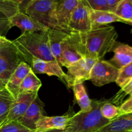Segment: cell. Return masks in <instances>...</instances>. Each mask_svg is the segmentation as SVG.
<instances>
[{"label":"cell","mask_w":132,"mask_h":132,"mask_svg":"<svg viewBox=\"0 0 132 132\" xmlns=\"http://www.w3.org/2000/svg\"><path fill=\"white\" fill-rule=\"evenodd\" d=\"M79 1V0H57L56 18L59 30L69 33L68 24Z\"/></svg>","instance_id":"obj_13"},{"label":"cell","mask_w":132,"mask_h":132,"mask_svg":"<svg viewBox=\"0 0 132 132\" xmlns=\"http://www.w3.org/2000/svg\"><path fill=\"white\" fill-rule=\"evenodd\" d=\"M131 33H132V29H131Z\"/></svg>","instance_id":"obj_38"},{"label":"cell","mask_w":132,"mask_h":132,"mask_svg":"<svg viewBox=\"0 0 132 132\" xmlns=\"http://www.w3.org/2000/svg\"><path fill=\"white\" fill-rule=\"evenodd\" d=\"M15 99L5 88L0 90V122L5 121L8 113Z\"/></svg>","instance_id":"obj_23"},{"label":"cell","mask_w":132,"mask_h":132,"mask_svg":"<svg viewBox=\"0 0 132 132\" xmlns=\"http://www.w3.org/2000/svg\"><path fill=\"white\" fill-rule=\"evenodd\" d=\"M31 70L30 67L27 63L21 61L6 82V88L15 99L19 95V86L22 81Z\"/></svg>","instance_id":"obj_16"},{"label":"cell","mask_w":132,"mask_h":132,"mask_svg":"<svg viewBox=\"0 0 132 132\" xmlns=\"http://www.w3.org/2000/svg\"><path fill=\"white\" fill-rule=\"evenodd\" d=\"M90 10V8L85 0H79L68 24L69 33H84L92 30Z\"/></svg>","instance_id":"obj_9"},{"label":"cell","mask_w":132,"mask_h":132,"mask_svg":"<svg viewBox=\"0 0 132 132\" xmlns=\"http://www.w3.org/2000/svg\"><path fill=\"white\" fill-rule=\"evenodd\" d=\"M3 1H5V0H3Z\"/></svg>","instance_id":"obj_39"},{"label":"cell","mask_w":132,"mask_h":132,"mask_svg":"<svg viewBox=\"0 0 132 132\" xmlns=\"http://www.w3.org/2000/svg\"><path fill=\"white\" fill-rule=\"evenodd\" d=\"M12 27L9 18L0 10V36H5Z\"/></svg>","instance_id":"obj_28"},{"label":"cell","mask_w":132,"mask_h":132,"mask_svg":"<svg viewBox=\"0 0 132 132\" xmlns=\"http://www.w3.org/2000/svg\"><path fill=\"white\" fill-rule=\"evenodd\" d=\"M79 34L85 56L96 60L102 59L107 53L113 50L118 37L116 28L112 26L92 28Z\"/></svg>","instance_id":"obj_1"},{"label":"cell","mask_w":132,"mask_h":132,"mask_svg":"<svg viewBox=\"0 0 132 132\" xmlns=\"http://www.w3.org/2000/svg\"><path fill=\"white\" fill-rule=\"evenodd\" d=\"M68 34L64 31L58 29L48 28V30L50 50L55 60L61 65L62 63L61 43Z\"/></svg>","instance_id":"obj_20"},{"label":"cell","mask_w":132,"mask_h":132,"mask_svg":"<svg viewBox=\"0 0 132 132\" xmlns=\"http://www.w3.org/2000/svg\"><path fill=\"white\" fill-rule=\"evenodd\" d=\"M106 101L92 100V109L87 112H79L70 119L64 132H96L110 121L104 118L101 107Z\"/></svg>","instance_id":"obj_3"},{"label":"cell","mask_w":132,"mask_h":132,"mask_svg":"<svg viewBox=\"0 0 132 132\" xmlns=\"http://www.w3.org/2000/svg\"><path fill=\"white\" fill-rule=\"evenodd\" d=\"M1 125H2V123H1V122H0V126H1Z\"/></svg>","instance_id":"obj_37"},{"label":"cell","mask_w":132,"mask_h":132,"mask_svg":"<svg viewBox=\"0 0 132 132\" xmlns=\"http://www.w3.org/2000/svg\"><path fill=\"white\" fill-rule=\"evenodd\" d=\"M90 19H91L92 29L103 27L104 25L114 23L121 22L126 23L124 20L116 15L114 12L105 10H90Z\"/></svg>","instance_id":"obj_19"},{"label":"cell","mask_w":132,"mask_h":132,"mask_svg":"<svg viewBox=\"0 0 132 132\" xmlns=\"http://www.w3.org/2000/svg\"><path fill=\"white\" fill-rule=\"evenodd\" d=\"M131 132H132V131H131Z\"/></svg>","instance_id":"obj_40"},{"label":"cell","mask_w":132,"mask_h":132,"mask_svg":"<svg viewBox=\"0 0 132 132\" xmlns=\"http://www.w3.org/2000/svg\"><path fill=\"white\" fill-rule=\"evenodd\" d=\"M113 12L125 21L126 24L132 26V0H122Z\"/></svg>","instance_id":"obj_24"},{"label":"cell","mask_w":132,"mask_h":132,"mask_svg":"<svg viewBox=\"0 0 132 132\" xmlns=\"http://www.w3.org/2000/svg\"><path fill=\"white\" fill-rule=\"evenodd\" d=\"M132 79V61L119 70L116 83L122 88Z\"/></svg>","instance_id":"obj_27"},{"label":"cell","mask_w":132,"mask_h":132,"mask_svg":"<svg viewBox=\"0 0 132 132\" xmlns=\"http://www.w3.org/2000/svg\"><path fill=\"white\" fill-rule=\"evenodd\" d=\"M48 30L39 32H23L12 41L22 61L28 65L33 58L45 61H56L50 48Z\"/></svg>","instance_id":"obj_2"},{"label":"cell","mask_w":132,"mask_h":132,"mask_svg":"<svg viewBox=\"0 0 132 132\" xmlns=\"http://www.w3.org/2000/svg\"><path fill=\"white\" fill-rule=\"evenodd\" d=\"M37 95H38V92L19 94L15 101L12 105L3 122L17 121L19 117H21L25 113L31 103L34 101Z\"/></svg>","instance_id":"obj_14"},{"label":"cell","mask_w":132,"mask_h":132,"mask_svg":"<svg viewBox=\"0 0 132 132\" xmlns=\"http://www.w3.org/2000/svg\"><path fill=\"white\" fill-rule=\"evenodd\" d=\"M0 132H34L16 121L3 122L0 126Z\"/></svg>","instance_id":"obj_26"},{"label":"cell","mask_w":132,"mask_h":132,"mask_svg":"<svg viewBox=\"0 0 132 132\" xmlns=\"http://www.w3.org/2000/svg\"><path fill=\"white\" fill-rule=\"evenodd\" d=\"M45 104L37 95L25 113L19 117L16 121L27 127V128L35 131L36 125L41 116H46V112L44 110Z\"/></svg>","instance_id":"obj_12"},{"label":"cell","mask_w":132,"mask_h":132,"mask_svg":"<svg viewBox=\"0 0 132 132\" xmlns=\"http://www.w3.org/2000/svg\"><path fill=\"white\" fill-rule=\"evenodd\" d=\"M22 61L14 43L0 48V79L6 82Z\"/></svg>","instance_id":"obj_8"},{"label":"cell","mask_w":132,"mask_h":132,"mask_svg":"<svg viewBox=\"0 0 132 132\" xmlns=\"http://www.w3.org/2000/svg\"><path fill=\"white\" fill-rule=\"evenodd\" d=\"M61 66L66 68L85 57L79 33L71 32L67 34L61 43Z\"/></svg>","instance_id":"obj_5"},{"label":"cell","mask_w":132,"mask_h":132,"mask_svg":"<svg viewBox=\"0 0 132 132\" xmlns=\"http://www.w3.org/2000/svg\"><path fill=\"white\" fill-rule=\"evenodd\" d=\"M119 70L106 61L97 60L90 72L89 80L97 86H102L111 82H116Z\"/></svg>","instance_id":"obj_7"},{"label":"cell","mask_w":132,"mask_h":132,"mask_svg":"<svg viewBox=\"0 0 132 132\" xmlns=\"http://www.w3.org/2000/svg\"><path fill=\"white\" fill-rule=\"evenodd\" d=\"M101 113L104 118L112 121L122 114L119 107L106 101L101 107Z\"/></svg>","instance_id":"obj_25"},{"label":"cell","mask_w":132,"mask_h":132,"mask_svg":"<svg viewBox=\"0 0 132 132\" xmlns=\"http://www.w3.org/2000/svg\"><path fill=\"white\" fill-rule=\"evenodd\" d=\"M112 51L114 55L108 62L119 70L132 61L131 46L117 42Z\"/></svg>","instance_id":"obj_17"},{"label":"cell","mask_w":132,"mask_h":132,"mask_svg":"<svg viewBox=\"0 0 132 132\" xmlns=\"http://www.w3.org/2000/svg\"><path fill=\"white\" fill-rule=\"evenodd\" d=\"M57 0H30L20 10L48 28L59 29L56 18Z\"/></svg>","instance_id":"obj_4"},{"label":"cell","mask_w":132,"mask_h":132,"mask_svg":"<svg viewBox=\"0 0 132 132\" xmlns=\"http://www.w3.org/2000/svg\"><path fill=\"white\" fill-rule=\"evenodd\" d=\"M37 132V131H34ZM38 132H64L63 130H47V131H38Z\"/></svg>","instance_id":"obj_36"},{"label":"cell","mask_w":132,"mask_h":132,"mask_svg":"<svg viewBox=\"0 0 132 132\" xmlns=\"http://www.w3.org/2000/svg\"><path fill=\"white\" fill-rule=\"evenodd\" d=\"M41 81L31 70L22 81L19 86V94L28 92H38L41 88Z\"/></svg>","instance_id":"obj_22"},{"label":"cell","mask_w":132,"mask_h":132,"mask_svg":"<svg viewBox=\"0 0 132 132\" xmlns=\"http://www.w3.org/2000/svg\"><path fill=\"white\" fill-rule=\"evenodd\" d=\"M74 93L75 99L79 106L81 112H87L92 109V100L86 93L83 84H77L72 87Z\"/></svg>","instance_id":"obj_21"},{"label":"cell","mask_w":132,"mask_h":132,"mask_svg":"<svg viewBox=\"0 0 132 132\" xmlns=\"http://www.w3.org/2000/svg\"><path fill=\"white\" fill-rule=\"evenodd\" d=\"M85 1L92 10L109 11L107 0H85Z\"/></svg>","instance_id":"obj_29"},{"label":"cell","mask_w":132,"mask_h":132,"mask_svg":"<svg viewBox=\"0 0 132 132\" xmlns=\"http://www.w3.org/2000/svg\"><path fill=\"white\" fill-rule=\"evenodd\" d=\"M123 94L124 95H132V79L129 81L123 88H122L121 91L119 92V94Z\"/></svg>","instance_id":"obj_31"},{"label":"cell","mask_w":132,"mask_h":132,"mask_svg":"<svg viewBox=\"0 0 132 132\" xmlns=\"http://www.w3.org/2000/svg\"><path fill=\"white\" fill-rule=\"evenodd\" d=\"M12 43V41L9 40L5 36H0V48Z\"/></svg>","instance_id":"obj_34"},{"label":"cell","mask_w":132,"mask_h":132,"mask_svg":"<svg viewBox=\"0 0 132 132\" xmlns=\"http://www.w3.org/2000/svg\"><path fill=\"white\" fill-rule=\"evenodd\" d=\"M132 131V112L122 113L96 132Z\"/></svg>","instance_id":"obj_18"},{"label":"cell","mask_w":132,"mask_h":132,"mask_svg":"<svg viewBox=\"0 0 132 132\" xmlns=\"http://www.w3.org/2000/svg\"><path fill=\"white\" fill-rule=\"evenodd\" d=\"M12 27L20 28L22 33L25 32H37L47 30L48 28L35 20L29 15L21 11H18L9 18Z\"/></svg>","instance_id":"obj_15"},{"label":"cell","mask_w":132,"mask_h":132,"mask_svg":"<svg viewBox=\"0 0 132 132\" xmlns=\"http://www.w3.org/2000/svg\"><path fill=\"white\" fill-rule=\"evenodd\" d=\"M97 61L92 57L85 56L68 67L65 79V85L67 84L68 88H72L76 85L89 80L92 68Z\"/></svg>","instance_id":"obj_6"},{"label":"cell","mask_w":132,"mask_h":132,"mask_svg":"<svg viewBox=\"0 0 132 132\" xmlns=\"http://www.w3.org/2000/svg\"><path fill=\"white\" fill-rule=\"evenodd\" d=\"M5 1H10L12 3L15 5V6H17L18 7L19 11H20V10L23 9V6H24L30 0H5Z\"/></svg>","instance_id":"obj_32"},{"label":"cell","mask_w":132,"mask_h":132,"mask_svg":"<svg viewBox=\"0 0 132 132\" xmlns=\"http://www.w3.org/2000/svg\"><path fill=\"white\" fill-rule=\"evenodd\" d=\"M121 1H122V0H107L109 11L113 12L115 9H116V6H117V5H118Z\"/></svg>","instance_id":"obj_33"},{"label":"cell","mask_w":132,"mask_h":132,"mask_svg":"<svg viewBox=\"0 0 132 132\" xmlns=\"http://www.w3.org/2000/svg\"><path fill=\"white\" fill-rule=\"evenodd\" d=\"M72 108H70L66 114L61 116L48 117L41 116L36 125L35 131H43L52 130H64L71 117L75 114Z\"/></svg>","instance_id":"obj_10"},{"label":"cell","mask_w":132,"mask_h":132,"mask_svg":"<svg viewBox=\"0 0 132 132\" xmlns=\"http://www.w3.org/2000/svg\"><path fill=\"white\" fill-rule=\"evenodd\" d=\"M119 108L122 113L132 112V95H130L127 100L122 103Z\"/></svg>","instance_id":"obj_30"},{"label":"cell","mask_w":132,"mask_h":132,"mask_svg":"<svg viewBox=\"0 0 132 132\" xmlns=\"http://www.w3.org/2000/svg\"><path fill=\"white\" fill-rule=\"evenodd\" d=\"M29 66L35 74L45 73L49 76H55L65 84L67 74L62 69L61 65L56 61H45L33 58Z\"/></svg>","instance_id":"obj_11"},{"label":"cell","mask_w":132,"mask_h":132,"mask_svg":"<svg viewBox=\"0 0 132 132\" xmlns=\"http://www.w3.org/2000/svg\"><path fill=\"white\" fill-rule=\"evenodd\" d=\"M5 88H6V82L0 79V90H3Z\"/></svg>","instance_id":"obj_35"}]
</instances>
